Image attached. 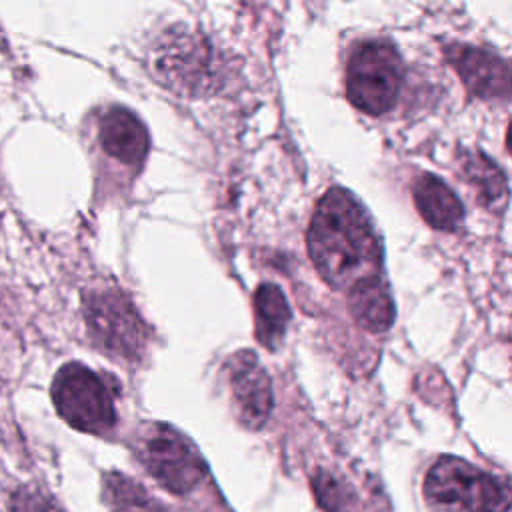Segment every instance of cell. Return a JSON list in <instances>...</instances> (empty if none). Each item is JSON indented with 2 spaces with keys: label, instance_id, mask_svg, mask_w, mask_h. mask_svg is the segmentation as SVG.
Returning <instances> with one entry per match:
<instances>
[{
  "label": "cell",
  "instance_id": "ba28073f",
  "mask_svg": "<svg viewBox=\"0 0 512 512\" xmlns=\"http://www.w3.org/2000/svg\"><path fill=\"white\" fill-rule=\"evenodd\" d=\"M232 410L244 428L258 430L270 418L274 406L272 382L250 350L234 354L228 362Z\"/></svg>",
  "mask_w": 512,
  "mask_h": 512
},
{
  "label": "cell",
  "instance_id": "4fadbf2b",
  "mask_svg": "<svg viewBox=\"0 0 512 512\" xmlns=\"http://www.w3.org/2000/svg\"><path fill=\"white\" fill-rule=\"evenodd\" d=\"M254 318L260 344L276 350L282 344L290 322V306L278 286L262 284L254 292Z\"/></svg>",
  "mask_w": 512,
  "mask_h": 512
},
{
  "label": "cell",
  "instance_id": "e0dca14e",
  "mask_svg": "<svg viewBox=\"0 0 512 512\" xmlns=\"http://www.w3.org/2000/svg\"><path fill=\"white\" fill-rule=\"evenodd\" d=\"M12 512H64L58 502L36 486H20L10 500Z\"/></svg>",
  "mask_w": 512,
  "mask_h": 512
},
{
  "label": "cell",
  "instance_id": "9c48e42d",
  "mask_svg": "<svg viewBox=\"0 0 512 512\" xmlns=\"http://www.w3.org/2000/svg\"><path fill=\"white\" fill-rule=\"evenodd\" d=\"M448 54L470 92L482 98H500L508 94L510 76L502 58L476 46H452Z\"/></svg>",
  "mask_w": 512,
  "mask_h": 512
},
{
  "label": "cell",
  "instance_id": "8fae6325",
  "mask_svg": "<svg viewBox=\"0 0 512 512\" xmlns=\"http://www.w3.org/2000/svg\"><path fill=\"white\" fill-rule=\"evenodd\" d=\"M414 204L420 216L436 230H454L464 210L456 194L434 174H420L412 186Z\"/></svg>",
  "mask_w": 512,
  "mask_h": 512
},
{
  "label": "cell",
  "instance_id": "8992f818",
  "mask_svg": "<svg viewBox=\"0 0 512 512\" xmlns=\"http://www.w3.org/2000/svg\"><path fill=\"white\" fill-rule=\"evenodd\" d=\"M84 318L94 342L110 356L138 362L146 350L148 332L132 302L118 290L106 288L84 298Z\"/></svg>",
  "mask_w": 512,
  "mask_h": 512
},
{
  "label": "cell",
  "instance_id": "7c38bea8",
  "mask_svg": "<svg viewBox=\"0 0 512 512\" xmlns=\"http://www.w3.org/2000/svg\"><path fill=\"white\" fill-rule=\"evenodd\" d=\"M350 312L370 332H384L392 326L394 302L380 274L360 280L350 288Z\"/></svg>",
  "mask_w": 512,
  "mask_h": 512
},
{
  "label": "cell",
  "instance_id": "5bb4252c",
  "mask_svg": "<svg viewBox=\"0 0 512 512\" xmlns=\"http://www.w3.org/2000/svg\"><path fill=\"white\" fill-rule=\"evenodd\" d=\"M102 500L112 512H174L134 478L120 472H106L102 476Z\"/></svg>",
  "mask_w": 512,
  "mask_h": 512
},
{
  "label": "cell",
  "instance_id": "52a82bcc",
  "mask_svg": "<svg viewBox=\"0 0 512 512\" xmlns=\"http://www.w3.org/2000/svg\"><path fill=\"white\" fill-rule=\"evenodd\" d=\"M152 68L162 84L188 94L208 90L216 76L210 44L190 32L176 30L158 40Z\"/></svg>",
  "mask_w": 512,
  "mask_h": 512
},
{
  "label": "cell",
  "instance_id": "7a4b0ae2",
  "mask_svg": "<svg viewBox=\"0 0 512 512\" xmlns=\"http://www.w3.org/2000/svg\"><path fill=\"white\" fill-rule=\"evenodd\" d=\"M424 498L432 512H510L508 486L456 456H442L430 466Z\"/></svg>",
  "mask_w": 512,
  "mask_h": 512
},
{
  "label": "cell",
  "instance_id": "9a60e30c",
  "mask_svg": "<svg viewBox=\"0 0 512 512\" xmlns=\"http://www.w3.org/2000/svg\"><path fill=\"white\" fill-rule=\"evenodd\" d=\"M464 172L472 186L478 188L480 198L492 208L506 202V178L484 154H470L464 162Z\"/></svg>",
  "mask_w": 512,
  "mask_h": 512
},
{
  "label": "cell",
  "instance_id": "2e32d148",
  "mask_svg": "<svg viewBox=\"0 0 512 512\" xmlns=\"http://www.w3.org/2000/svg\"><path fill=\"white\" fill-rule=\"evenodd\" d=\"M310 484H312L316 504L324 512H352L354 492L336 474H332L324 468H318L314 472Z\"/></svg>",
  "mask_w": 512,
  "mask_h": 512
},
{
  "label": "cell",
  "instance_id": "5b68a950",
  "mask_svg": "<svg viewBox=\"0 0 512 512\" xmlns=\"http://www.w3.org/2000/svg\"><path fill=\"white\" fill-rule=\"evenodd\" d=\"M52 400L56 412L80 432L104 434L116 424L110 386L80 362H68L56 372Z\"/></svg>",
  "mask_w": 512,
  "mask_h": 512
},
{
  "label": "cell",
  "instance_id": "30bf717a",
  "mask_svg": "<svg viewBox=\"0 0 512 512\" xmlns=\"http://www.w3.org/2000/svg\"><path fill=\"white\" fill-rule=\"evenodd\" d=\"M100 146L122 164L136 166L146 158L148 132L144 124L126 108H110L98 126Z\"/></svg>",
  "mask_w": 512,
  "mask_h": 512
},
{
  "label": "cell",
  "instance_id": "6da1fadb",
  "mask_svg": "<svg viewBox=\"0 0 512 512\" xmlns=\"http://www.w3.org/2000/svg\"><path fill=\"white\" fill-rule=\"evenodd\" d=\"M308 254L332 288H352L378 276L382 248L364 206L344 188H330L314 208L308 226Z\"/></svg>",
  "mask_w": 512,
  "mask_h": 512
},
{
  "label": "cell",
  "instance_id": "3957f363",
  "mask_svg": "<svg viewBox=\"0 0 512 512\" xmlns=\"http://www.w3.org/2000/svg\"><path fill=\"white\" fill-rule=\"evenodd\" d=\"M134 454L168 492L188 494L206 476V462L194 442L166 422H144L136 430Z\"/></svg>",
  "mask_w": 512,
  "mask_h": 512
},
{
  "label": "cell",
  "instance_id": "277c9868",
  "mask_svg": "<svg viewBox=\"0 0 512 512\" xmlns=\"http://www.w3.org/2000/svg\"><path fill=\"white\" fill-rule=\"evenodd\" d=\"M402 60L384 40L358 44L346 64V96L354 108L378 116L388 112L400 92Z\"/></svg>",
  "mask_w": 512,
  "mask_h": 512
}]
</instances>
